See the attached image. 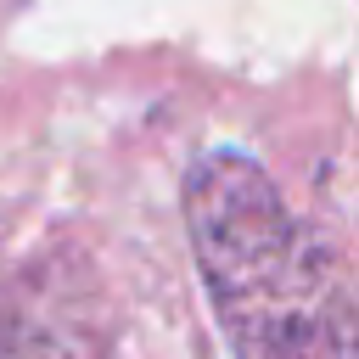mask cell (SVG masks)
Listing matches in <instances>:
<instances>
[{
    "mask_svg": "<svg viewBox=\"0 0 359 359\" xmlns=\"http://www.w3.org/2000/svg\"><path fill=\"white\" fill-rule=\"evenodd\" d=\"M118 303L84 247H39L0 280V359H112Z\"/></svg>",
    "mask_w": 359,
    "mask_h": 359,
    "instance_id": "cell-2",
    "label": "cell"
},
{
    "mask_svg": "<svg viewBox=\"0 0 359 359\" xmlns=\"http://www.w3.org/2000/svg\"><path fill=\"white\" fill-rule=\"evenodd\" d=\"M185 230L236 359H359V309L325 241L247 151H202Z\"/></svg>",
    "mask_w": 359,
    "mask_h": 359,
    "instance_id": "cell-1",
    "label": "cell"
}]
</instances>
